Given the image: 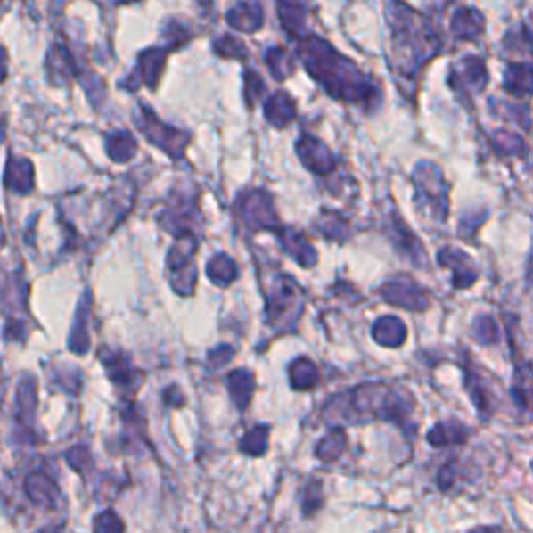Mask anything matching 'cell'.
Wrapping results in <instances>:
<instances>
[{
    "label": "cell",
    "mask_w": 533,
    "mask_h": 533,
    "mask_svg": "<svg viewBox=\"0 0 533 533\" xmlns=\"http://www.w3.org/2000/svg\"><path fill=\"white\" fill-rule=\"evenodd\" d=\"M514 402L523 408V411L533 413V371H523L519 375L517 386L512 390Z\"/></svg>",
    "instance_id": "cell-10"
},
{
    "label": "cell",
    "mask_w": 533,
    "mask_h": 533,
    "mask_svg": "<svg viewBox=\"0 0 533 533\" xmlns=\"http://www.w3.org/2000/svg\"><path fill=\"white\" fill-rule=\"evenodd\" d=\"M294 373V386L296 388H311L315 381H317V371H315V367L311 363L307 361H299L294 365L292 369Z\"/></svg>",
    "instance_id": "cell-12"
},
{
    "label": "cell",
    "mask_w": 533,
    "mask_h": 533,
    "mask_svg": "<svg viewBox=\"0 0 533 533\" xmlns=\"http://www.w3.org/2000/svg\"><path fill=\"white\" fill-rule=\"evenodd\" d=\"M483 32V15L475 9H461L452 17V34L463 40H475Z\"/></svg>",
    "instance_id": "cell-6"
},
{
    "label": "cell",
    "mask_w": 533,
    "mask_h": 533,
    "mask_svg": "<svg viewBox=\"0 0 533 533\" xmlns=\"http://www.w3.org/2000/svg\"><path fill=\"white\" fill-rule=\"evenodd\" d=\"M344 444H346V438L340 431H336L333 436H330L324 444H321V448H330V450L319 452L321 458H325V461H332V458H336L340 452H342Z\"/></svg>",
    "instance_id": "cell-13"
},
{
    "label": "cell",
    "mask_w": 533,
    "mask_h": 533,
    "mask_svg": "<svg viewBox=\"0 0 533 533\" xmlns=\"http://www.w3.org/2000/svg\"><path fill=\"white\" fill-rule=\"evenodd\" d=\"M504 90L512 96L533 94V65L517 63L508 67L504 73Z\"/></svg>",
    "instance_id": "cell-5"
},
{
    "label": "cell",
    "mask_w": 533,
    "mask_h": 533,
    "mask_svg": "<svg viewBox=\"0 0 533 533\" xmlns=\"http://www.w3.org/2000/svg\"><path fill=\"white\" fill-rule=\"evenodd\" d=\"M438 258H439V265L452 266V271H455L452 283H455V286L464 288V286H471V283L477 280V274L473 266H471V260L464 257V254L456 252V248H444Z\"/></svg>",
    "instance_id": "cell-4"
},
{
    "label": "cell",
    "mask_w": 533,
    "mask_h": 533,
    "mask_svg": "<svg viewBox=\"0 0 533 533\" xmlns=\"http://www.w3.org/2000/svg\"><path fill=\"white\" fill-rule=\"evenodd\" d=\"M373 336L380 344L390 346V348H396V346H400L406 338L405 324L396 317H383L375 324Z\"/></svg>",
    "instance_id": "cell-7"
},
{
    "label": "cell",
    "mask_w": 533,
    "mask_h": 533,
    "mask_svg": "<svg viewBox=\"0 0 533 533\" xmlns=\"http://www.w3.org/2000/svg\"><path fill=\"white\" fill-rule=\"evenodd\" d=\"M475 336L483 344L498 342V338H500L498 336V325H496V321L492 317H488V315H481V317L475 321Z\"/></svg>",
    "instance_id": "cell-11"
},
{
    "label": "cell",
    "mask_w": 533,
    "mask_h": 533,
    "mask_svg": "<svg viewBox=\"0 0 533 533\" xmlns=\"http://www.w3.org/2000/svg\"><path fill=\"white\" fill-rule=\"evenodd\" d=\"M486 82H488L486 65H483V61L477 57L464 59L450 78L452 88H455L456 92L467 90V94H475V92H480L483 86H486Z\"/></svg>",
    "instance_id": "cell-2"
},
{
    "label": "cell",
    "mask_w": 533,
    "mask_h": 533,
    "mask_svg": "<svg viewBox=\"0 0 533 533\" xmlns=\"http://www.w3.org/2000/svg\"><path fill=\"white\" fill-rule=\"evenodd\" d=\"M392 29L398 70L405 76H413L425 61L439 51V38L433 28L405 4L392 7Z\"/></svg>",
    "instance_id": "cell-1"
},
{
    "label": "cell",
    "mask_w": 533,
    "mask_h": 533,
    "mask_svg": "<svg viewBox=\"0 0 533 533\" xmlns=\"http://www.w3.org/2000/svg\"><path fill=\"white\" fill-rule=\"evenodd\" d=\"M529 280L533 282V257H531V265H529Z\"/></svg>",
    "instance_id": "cell-14"
},
{
    "label": "cell",
    "mask_w": 533,
    "mask_h": 533,
    "mask_svg": "<svg viewBox=\"0 0 533 533\" xmlns=\"http://www.w3.org/2000/svg\"><path fill=\"white\" fill-rule=\"evenodd\" d=\"M300 154H302V159H305V163L311 167V169L319 171V173L330 171L333 167V157L327 152V148L321 144V142L307 138L300 144Z\"/></svg>",
    "instance_id": "cell-8"
},
{
    "label": "cell",
    "mask_w": 533,
    "mask_h": 533,
    "mask_svg": "<svg viewBox=\"0 0 533 533\" xmlns=\"http://www.w3.org/2000/svg\"><path fill=\"white\" fill-rule=\"evenodd\" d=\"M381 294L383 299H388V302L405 307L408 311H423L427 307V296L423 294V290L411 280L390 282L388 286H383Z\"/></svg>",
    "instance_id": "cell-3"
},
{
    "label": "cell",
    "mask_w": 533,
    "mask_h": 533,
    "mask_svg": "<svg viewBox=\"0 0 533 533\" xmlns=\"http://www.w3.org/2000/svg\"><path fill=\"white\" fill-rule=\"evenodd\" d=\"M464 438H467V430L463 425H458L452 421V423H439L430 431V442L433 446H448V444H463Z\"/></svg>",
    "instance_id": "cell-9"
}]
</instances>
